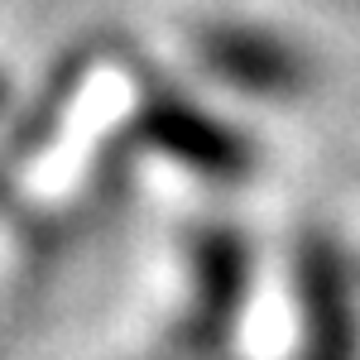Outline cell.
Here are the masks:
<instances>
[{"label":"cell","mask_w":360,"mask_h":360,"mask_svg":"<svg viewBox=\"0 0 360 360\" xmlns=\"http://www.w3.org/2000/svg\"><path fill=\"white\" fill-rule=\"evenodd\" d=\"M245 298V255L231 236H212L202 240V298H197L193 327H188V346H221L236 307Z\"/></svg>","instance_id":"cell-1"},{"label":"cell","mask_w":360,"mask_h":360,"mask_svg":"<svg viewBox=\"0 0 360 360\" xmlns=\"http://www.w3.org/2000/svg\"><path fill=\"white\" fill-rule=\"evenodd\" d=\"M303 288H307V332H312L307 360H356V327H351V307H346V283L336 274L332 255H322V245L307 250Z\"/></svg>","instance_id":"cell-2"}]
</instances>
